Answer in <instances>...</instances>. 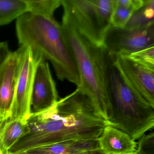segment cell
Segmentation results:
<instances>
[{"label": "cell", "mask_w": 154, "mask_h": 154, "mask_svg": "<svg viewBox=\"0 0 154 154\" xmlns=\"http://www.w3.org/2000/svg\"><path fill=\"white\" fill-rule=\"evenodd\" d=\"M27 122L29 132L8 154L69 140L98 139L108 125L94 101L80 87L48 109L32 112Z\"/></svg>", "instance_id": "obj_1"}, {"label": "cell", "mask_w": 154, "mask_h": 154, "mask_svg": "<svg viewBox=\"0 0 154 154\" xmlns=\"http://www.w3.org/2000/svg\"><path fill=\"white\" fill-rule=\"evenodd\" d=\"M16 34L20 46H27L50 61L57 78L81 85L80 74L73 54L62 26L54 18L27 12L16 20Z\"/></svg>", "instance_id": "obj_2"}, {"label": "cell", "mask_w": 154, "mask_h": 154, "mask_svg": "<svg viewBox=\"0 0 154 154\" xmlns=\"http://www.w3.org/2000/svg\"><path fill=\"white\" fill-rule=\"evenodd\" d=\"M61 26L80 74L81 84L78 87L91 96L107 120L109 54L104 46L93 44L82 35L65 13Z\"/></svg>", "instance_id": "obj_3"}, {"label": "cell", "mask_w": 154, "mask_h": 154, "mask_svg": "<svg viewBox=\"0 0 154 154\" xmlns=\"http://www.w3.org/2000/svg\"><path fill=\"white\" fill-rule=\"evenodd\" d=\"M108 84V125L122 131L134 140L153 129L154 107L126 83L110 56Z\"/></svg>", "instance_id": "obj_4"}, {"label": "cell", "mask_w": 154, "mask_h": 154, "mask_svg": "<svg viewBox=\"0 0 154 154\" xmlns=\"http://www.w3.org/2000/svg\"><path fill=\"white\" fill-rule=\"evenodd\" d=\"M17 50L19 66L13 103L8 118L27 121L32 113L31 97L35 72L38 65L44 58L27 46H20Z\"/></svg>", "instance_id": "obj_5"}, {"label": "cell", "mask_w": 154, "mask_h": 154, "mask_svg": "<svg viewBox=\"0 0 154 154\" xmlns=\"http://www.w3.org/2000/svg\"><path fill=\"white\" fill-rule=\"evenodd\" d=\"M103 45L110 55H128L154 45V22L139 28L128 29L111 26Z\"/></svg>", "instance_id": "obj_6"}, {"label": "cell", "mask_w": 154, "mask_h": 154, "mask_svg": "<svg viewBox=\"0 0 154 154\" xmlns=\"http://www.w3.org/2000/svg\"><path fill=\"white\" fill-rule=\"evenodd\" d=\"M109 55L126 83L154 107V66L125 56Z\"/></svg>", "instance_id": "obj_7"}, {"label": "cell", "mask_w": 154, "mask_h": 154, "mask_svg": "<svg viewBox=\"0 0 154 154\" xmlns=\"http://www.w3.org/2000/svg\"><path fill=\"white\" fill-rule=\"evenodd\" d=\"M63 12L79 32L93 44L104 46L103 36L92 0H62Z\"/></svg>", "instance_id": "obj_8"}, {"label": "cell", "mask_w": 154, "mask_h": 154, "mask_svg": "<svg viewBox=\"0 0 154 154\" xmlns=\"http://www.w3.org/2000/svg\"><path fill=\"white\" fill-rule=\"evenodd\" d=\"M58 101V93L48 63L42 59L36 69L31 97L32 112L48 109Z\"/></svg>", "instance_id": "obj_9"}, {"label": "cell", "mask_w": 154, "mask_h": 154, "mask_svg": "<svg viewBox=\"0 0 154 154\" xmlns=\"http://www.w3.org/2000/svg\"><path fill=\"white\" fill-rule=\"evenodd\" d=\"M19 66L17 50L11 52L0 70V121L7 119L13 103Z\"/></svg>", "instance_id": "obj_10"}, {"label": "cell", "mask_w": 154, "mask_h": 154, "mask_svg": "<svg viewBox=\"0 0 154 154\" xmlns=\"http://www.w3.org/2000/svg\"><path fill=\"white\" fill-rule=\"evenodd\" d=\"M100 148L105 154H129L136 153L137 143L127 133L107 125L100 136Z\"/></svg>", "instance_id": "obj_11"}, {"label": "cell", "mask_w": 154, "mask_h": 154, "mask_svg": "<svg viewBox=\"0 0 154 154\" xmlns=\"http://www.w3.org/2000/svg\"><path fill=\"white\" fill-rule=\"evenodd\" d=\"M100 148L98 139L69 140L34 148L21 153L29 154H89Z\"/></svg>", "instance_id": "obj_12"}, {"label": "cell", "mask_w": 154, "mask_h": 154, "mask_svg": "<svg viewBox=\"0 0 154 154\" xmlns=\"http://www.w3.org/2000/svg\"><path fill=\"white\" fill-rule=\"evenodd\" d=\"M29 131L27 121L10 120L8 118L0 121L1 151L7 154L10 149Z\"/></svg>", "instance_id": "obj_13"}, {"label": "cell", "mask_w": 154, "mask_h": 154, "mask_svg": "<svg viewBox=\"0 0 154 154\" xmlns=\"http://www.w3.org/2000/svg\"><path fill=\"white\" fill-rule=\"evenodd\" d=\"M27 12L25 0H0V26L9 24Z\"/></svg>", "instance_id": "obj_14"}, {"label": "cell", "mask_w": 154, "mask_h": 154, "mask_svg": "<svg viewBox=\"0 0 154 154\" xmlns=\"http://www.w3.org/2000/svg\"><path fill=\"white\" fill-rule=\"evenodd\" d=\"M154 0H145L143 5L135 11L124 28H139L154 22Z\"/></svg>", "instance_id": "obj_15"}, {"label": "cell", "mask_w": 154, "mask_h": 154, "mask_svg": "<svg viewBox=\"0 0 154 154\" xmlns=\"http://www.w3.org/2000/svg\"><path fill=\"white\" fill-rule=\"evenodd\" d=\"M103 38L111 26L114 8L113 0H92Z\"/></svg>", "instance_id": "obj_16"}, {"label": "cell", "mask_w": 154, "mask_h": 154, "mask_svg": "<svg viewBox=\"0 0 154 154\" xmlns=\"http://www.w3.org/2000/svg\"><path fill=\"white\" fill-rule=\"evenodd\" d=\"M28 12L45 17H54L55 11L62 5V0H25Z\"/></svg>", "instance_id": "obj_17"}, {"label": "cell", "mask_w": 154, "mask_h": 154, "mask_svg": "<svg viewBox=\"0 0 154 154\" xmlns=\"http://www.w3.org/2000/svg\"><path fill=\"white\" fill-rule=\"evenodd\" d=\"M114 8L111 20V26L124 28L135 10L132 8L118 5L113 0Z\"/></svg>", "instance_id": "obj_18"}, {"label": "cell", "mask_w": 154, "mask_h": 154, "mask_svg": "<svg viewBox=\"0 0 154 154\" xmlns=\"http://www.w3.org/2000/svg\"><path fill=\"white\" fill-rule=\"evenodd\" d=\"M125 56L141 63L154 66V45L150 46Z\"/></svg>", "instance_id": "obj_19"}, {"label": "cell", "mask_w": 154, "mask_h": 154, "mask_svg": "<svg viewBox=\"0 0 154 154\" xmlns=\"http://www.w3.org/2000/svg\"><path fill=\"white\" fill-rule=\"evenodd\" d=\"M137 154H154V133L144 135L137 143Z\"/></svg>", "instance_id": "obj_20"}, {"label": "cell", "mask_w": 154, "mask_h": 154, "mask_svg": "<svg viewBox=\"0 0 154 154\" xmlns=\"http://www.w3.org/2000/svg\"><path fill=\"white\" fill-rule=\"evenodd\" d=\"M11 52L7 42H0V70Z\"/></svg>", "instance_id": "obj_21"}, {"label": "cell", "mask_w": 154, "mask_h": 154, "mask_svg": "<svg viewBox=\"0 0 154 154\" xmlns=\"http://www.w3.org/2000/svg\"><path fill=\"white\" fill-rule=\"evenodd\" d=\"M89 154H105L103 151L100 149H95V150H92L90 152Z\"/></svg>", "instance_id": "obj_22"}, {"label": "cell", "mask_w": 154, "mask_h": 154, "mask_svg": "<svg viewBox=\"0 0 154 154\" xmlns=\"http://www.w3.org/2000/svg\"><path fill=\"white\" fill-rule=\"evenodd\" d=\"M26 154V153H17V154Z\"/></svg>", "instance_id": "obj_23"}, {"label": "cell", "mask_w": 154, "mask_h": 154, "mask_svg": "<svg viewBox=\"0 0 154 154\" xmlns=\"http://www.w3.org/2000/svg\"><path fill=\"white\" fill-rule=\"evenodd\" d=\"M0 154H3V153L1 151V150H0Z\"/></svg>", "instance_id": "obj_24"}, {"label": "cell", "mask_w": 154, "mask_h": 154, "mask_svg": "<svg viewBox=\"0 0 154 154\" xmlns=\"http://www.w3.org/2000/svg\"><path fill=\"white\" fill-rule=\"evenodd\" d=\"M137 154V153H136H136H132V154Z\"/></svg>", "instance_id": "obj_25"}]
</instances>
